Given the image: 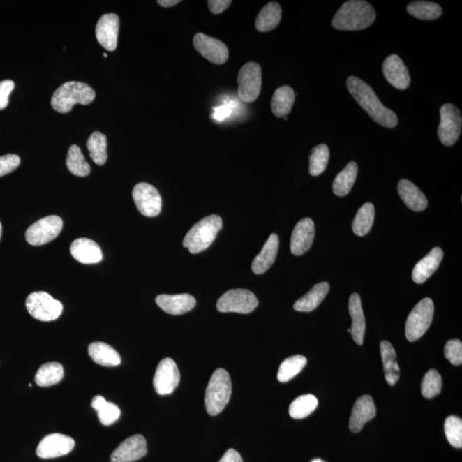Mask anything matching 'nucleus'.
Wrapping results in <instances>:
<instances>
[{
  "label": "nucleus",
  "mask_w": 462,
  "mask_h": 462,
  "mask_svg": "<svg viewBox=\"0 0 462 462\" xmlns=\"http://www.w3.org/2000/svg\"><path fill=\"white\" fill-rule=\"evenodd\" d=\"M347 88L359 107L365 110L375 122L387 128H395L398 124V117L396 113L386 108L378 100L373 89L362 79L348 77Z\"/></svg>",
  "instance_id": "nucleus-1"
},
{
  "label": "nucleus",
  "mask_w": 462,
  "mask_h": 462,
  "mask_svg": "<svg viewBox=\"0 0 462 462\" xmlns=\"http://www.w3.org/2000/svg\"><path fill=\"white\" fill-rule=\"evenodd\" d=\"M376 19L372 5L363 0H350L344 3L332 20L336 29L355 31L370 27Z\"/></svg>",
  "instance_id": "nucleus-2"
},
{
  "label": "nucleus",
  "mask_w": 462,
  "mask_h": 462,
  "mask_svg": "<svg viewBox=\"0 0 462 462\" xmlns=\"http://www.w3.org/2000/svg\"><path fill=\"white\" fill-rule=\"evenodd\" d=\"M96 96V91L86 83L68 82L55 91L51 105L55 111L66 114L75 104L87 105L92 103Z\"/></svg>",
  "instance_id": "nucleus-3"
},
{
  "label": "nucleus",
  "mask_w": 462,
  "mask_h": 462,
  "mask_svg": "<svg viewBox=\"0 0 462 462\" xmlns=\"http://www.w3.org/2000/svg\"><path fill=\"white\" fill-rule=\"evenodd\" d=\"M222 227L223 221L219 216H207L189 230L183 241L184 247L191 253L204 251L213 244Z\"/></svg>",
  "instance_id": "nucleus-4"
},
{
  "label": "nucleus",
  "mask_w": 462,
  "mask_h": 462,
  "mask_svg": "<svg viewBox=\"0 0 462 462\" xmlns=\"http://www.w3.org/2000/svg\"><path fill=\"white\" fill-rule=\"evenodd\" d=\"M232 385L230 377L225 369L215 371L208 384L206 391V408L208 414L216 416L225 409L229 403Z\"/></svg>",
  "instance_id": "nucleus-5"
},
{
  "label": "nucleus",
  "mask_w": 462,
  "mask_h": 462,
  "mask_svg": "<svg viewBox=\"0 0 462 462\" xmlns=\"http://www.w3.org/2000/svg\"><path fill=\"white\" fill-rule=\"evenodd\" d=\"M434 314L433 301L430 298H424L409 313L406 322V338L409 342H415L425 334L433 322Z\"/></svg>",
  "instance_id": "nucleus-6"
},
{
  "label": "nucleus",
  "mask_w": 462,
  "mask_h": 462,
  "mask_svg": "<svg viewBox=\"0 0 462 462\" xmlns=\"http://www.w3.org/2000/svg\"><path fill=\"white\" fill-rule=\"evenodd\" d=\"M26 308L30 315L43 322L54 321L63 312L62 303L44 291L30 294L26 300Z\"/></svg>",
  "instance_id": "nucleus-7"
},
{
  "label": "nucleus",
  "mask_w": 462,
  "mask_h": 462,
  "mask_svg": "<svg viewBox=\"0 0 462 462\" xmlns=\"http://www.w3.org/2000/svg\"><path fill=\"white\" fill-rule=\"evenodd\" d=\"M238 96L247 103L258 98L262 85V72L259 64L248 63L241 67L237 75Z\"/></svg>",
  "instance_id": "nucleus-8"
},
{
  "label": "nucleus",
  "mask_w": 462,
  "mask_h": 462,
  "mask_svg": "<svg viewBox=\"0 0 462 462\" xmlns=\"http://www.w3.org/2000/svg\"><path fill=\"white\" fill-rule=\"evenodd\" d=\"M259 305L255 295L248 290H231L223 294L217 303V309L221 313H252Z\"/></svg>",
  "instance_id": "nucleus-9"
},
{
  "label": "nucleus",
  "mask_w": 462,
  "mask_h": 462,
  "mask_svg": "<svg viewBox=\"0 0 462 462\" xmlns=\"http://www.w3.org/2000/svg\"><path fill=\"white\" fill-rule=\"evenodd\" d=\"M63 229V221L59 216H47L36 221L26 231V240L33 246H41L54 241Z\"/></svg>",
  "instance_id": "nucleus-10"
},
{
  "label": "nucleus",
  "mask_w": 462,
  "mask_h": 462,
  "mask_svg": "<svg viewBox=\"0 0 462 462\" xmlns=\"http://www.w3.org/2000/svg\"><path fill=\"white\" fill-rule=\"evenodd\" d=\"M440 124L438 135L445 146L454 145L461 132L462 117L459 109L452 104H445L440 108Z\"/></svg>",
  "instance_id": "nucleus-11"
},
{
  "label": "nucleus",
  "mask_w": 462,
  "mask_h": 462,
  "mask_svg": "<svg viewBox=\"0 0 462 462\" xmlns=\"http://www.w3.org/2000/svg\"><path fill=\"white\" fill-rule=\"evenodd\" d=\"M134 202L140 213L146 217H156L161 214L162 198L153 185L147 183L136 184L132 192Z\"/></svg>",
  "instance_id": "nucleus-12"
},
{
  "label": "nucleus",
  "mask_w": 462,
  "mask_h": 462,
  "mask_svg": "<svg viewBox=\"0 0 462 462\" xmlns=\"http://www.w3.org/2000/svg\"><path fill=\"white\" fill-rule=\"evenodd\" d=\"M180 373L172 359L165 358L158 363L154 378L155 391L161 396L170 395L180 382Z\"/></svg>",
  "instance_id": "nucleus-13"
},
{
  "label": "nucleus",
  "mask_w": 462,
  "mask_h": 462,
  "mask_svg": "<svg viewBox=\"0 0 462 462\" xmlns=\"http://www.w3.org/2000/svg\"><path fill=\"white\" fill-rule=\"evenodd\" d=\"M193 43H194L195 50L208 61L215 64H223L228 60V47L222 41L215 39V38L199 33L194 37Z\"/></svg>",
  "instance_id": "nucleus-14"
},
{
  "label": "nucleus",
  "mask_w": 462,
  "mask_h": 462,
  "mask_svg": "<svg viewBox=\"0 0 462 462\" xmlns=\"http://www.w3.org/2000/svg\"><path fill=\"white\" fill-rule=\"evenodd\" d=\"M74 439L69 435L52 433L45 435L37 447L36 454L43 459H52L69 454L74 449Z\"/></svg>",
  "instance_id": "nucleus-15"
},
{
  "label": "nucleus",
  "mask_w": 462,
  "mask_h": 462,
  "mask_svg": "<svg viewBox=\"0 0 462 462\" xmlns=\"http://www.w3.org/2000/svg\"><path fill=\"white\" fill-rule=\"evenodd\" d=\"M147 453V441L142 435H132L112 452V462H134L142 459Z\"/></svg>",
  "instance_id": "nucleus-16"
},
{
  "label": "nucleus",
  "mask_w": 462,
  "mask_h": 462,
  "mask_svg": "<svg viewBox=\"0 0 462 462\" xmlns=\"http://www.w3.org/2000/svg\"><path fill=\"white\" fill-rule=\"evenodd\" d=\"M120 21L114 13L103 15L98 20L96 35L98 43L109 52L116 50L119 38Z\"/></svg>",
  "instance_id": "nucleus-17"
},
{
  "label": "nucleus",
  "mask_w": 462,
  "mask_h": 462,
  "mask_svg": "<svg viewBox=\"0 0 462 462\" xmlns=\"http://www.w3.org/2000/svg\"><path fill=\"white\" fill-rule=\"evenodd\" d=\"M315 226L311 218H303L297 223L290 241V251L295 256L302 255L312 247Z\"/></svg>",
  "instance_id": "nucleus-18"
},
{
  "label": "nucleus",
  "mask_w": 462,
  "mask_h": 462,
  "mask_svg": "<svg viewBox=\"0 0 462 462\" xmlns=\"http://www.w3.org/2000/svg\"><path fill=\"white\" fill-rule=\"evenodd\" d=\"M382 72L386 80L394 88L405 90L410 85L411 79L408 69L398 55L392 54L385 60Z\"/></svg>",
  "instance_id": "nucleus-19"
},
{
  "label": "nucleus",
  "mask_w": 462,
  "mask_h": 462,
  "mask_svg": "<svg viewBox=\"0 0 462 462\" xmlns=\"http://www.w3.org/2000/svg\"><path fill=\"white\" fill-rule=\"evenodd\" d=\"M376 412V406L372 396L365 395L356 400L350 419V429L352 433H359L365 424L375 417Z\"/></svg>",
  "instance_id": "nucleus-20"
},
{
  "label": "nucleus",
  "mask_w": 462,
  "mask_h": 462,
  "mask_svg": "<svg viewBox=\"0 0 462 462\" xmlns=\"http://www.w3.org/2000/svg\"><path fill=\"white\" fill-rule=\"evenodd\" d=\"M156 303L163 311L172 315L186 313L196 305L195 297L189 294L158 295Z\"/></svg>",
  "instance_id": "nucleus-21"
},
{
  "label": "nucleus",
  "mask_w": 462,
  "mask_h": 462,
  "mask_svg": "<svg viewBox=\"0 0 462 462\" xmlns=\"http://www.w3.org/2000/svg\"><path fill=\"white\" fill-rule=\"evenodd\" d=\"M70 253L78 262L85 264L100 263L103 259L100 246L88 238H79L72 242Z\"/></svg>",
  "instance_id": "nucleus-22"
},
{
  "label": "nucleus",
  "mask_w": 462,
  "mask_h": 462,
  "mask_svg": "<svg viewBox=\"0 0 462 462\" xmlns=\"http://www.w3.org/2000/svg\"><path fill=\"white\" fill-rule=\"evenodd\" d=\"M444 257V252L440 248H434L422 260L415 264L412 270V278L414 282L422 285L438 270Z\"/></svg>",
  "instance_id": "nucleus-23"
},
{
  "label": "nucleus",
  "mask_w": 462,
  "mask_h": 462,
  "mask_svg": "<svg viewBox=\"0 0 462 462\" xmlns=\"http://www.w3.org/2000/svg\"><path fill=\"white\" fill-rule=\"evenodd\" d=\"M348 311L352 319L351 335L355 342L359 345H362L364 342L366 331V320L363 313L361 297L359 294L351 295L348 301Z\"/></svg>",
  "instance_id": "nucleus-24"
},
{
  "label": "nucleus",
  "mask_w": 462,
  "mask_h": 462,
  "mask_svg": "<svg viewBox=\"0 0 462 462\" xmlns=\"http://www.w3.org/2000/svg\"><path fill=\"white\" fill-rule=\"evenodd\" d=\"M397 189H398L401 199L409 209L422 211L427 207L428 202L426 195L410 181L401 179Z\"/></svg>",
  "instance_id": "nucleus-25"
},
{
  "label": "nucleus",
  "mask_w": 462,
  "mask_h": 462,
  "mask_svg": "<svg viewBox=\"0 0 462 462\" xmlns=\"http://www.w3.org/2000/svg\"><path fill=\"white\" fill-rule=\"evenodd\" d=\"M279 247V238L278 234H271L264 244L262 250L253 260L252 270L255 274H263L266 272L276 260Z\"/></svg>",
  "instance_id": "nucleus-26"
},
{
  "label": "nucleus",
  "mask_w": 462,
  "mask_h": 462,
  "mask_svg": "<svg viewBox=\"0 0 462 462\" xmlns=\"http://www.w3.org/2000/svg\"><path fill=\"white\" fill-rule=\"evenodd\" d=\"M89 355L94 362L100 366L113 367L121 364L119 354L109 344L103 342L91 343Z\"/></svg>",
  "instance_id": "nucleus-27"
},
{
  "label": "nucleus",
  "mask_w": 462,
  "mask_h": 462,
  "mask_svg": "<svg viewBox=\"0 0 462 462\" xmlns=\"http://www.w3.org/2000/svg\"><path fill=\"white\" fill-rule=\"evenodd\" d=\"M380 352L385 380L389 385H395L400 378V369L396 361L395 348L391 343L382 341L380 343Z\"/></svg>",
  "instance_id": "nucleus-28"
},
{
  "label": "nucleus",
  "mask_w": 462,
  "mask_h": 462,
  "mask_svg": "<svg viewBox=\"0 0 462 462\" xmlns=\"http://www.w3.org/2000/svg\"><path fill=\"white\" fill-rule=\"evenodd\" d=\"M329 290V283L322 282L314 285L313 289L306 293L304 297L299 299L295 303L294 309L298 312H311L318 308L324 301Z\"/></svg>",
  "instance_id": "nucleus-29"
},
{
  "label": "nucleus",
  "mask_w": 462,
  "mask_h": 462,
  "mask_svg": "<svg viewBox=\"0 0 462 462\" xmlns=\"http://www.w3.org/2000/svg\"><path fill=\"white\" fill-rule=\"evenodd\" d=\"M282 17V8L279 3L270 2L264 7L255 21V27L260 32H269L279 24Z\"/></svg>",
  "instance_id": "nucleus-30"
},
{
  "label": "nucleus",
  "mask_w": 462,
  "mask_h": 462,
  "mask_svg": "<svg viewBox=\"0 0 462 462\" xmlns=\"http://www.w3.org/2000/svg\"><path fill=\"white\" fill-rule=\"evenodd\" d=\"M295 92L289 86H283L275 91L271 100V111L278 117L289 115L295 103Z\"/></svg>",
  "instance_id": "nucleus-31"
},
{
  "label": "nucleus",
  "mask_w": 462,
  "mask_h": 462,
  "mask_svg": "<svg viewBox=\"0 0 462 462\" xmlns=\"http://www.w3.org/2000/svg\"><path fill=\"white\" fill-rule=\"evenodd\" d=\"M358 165L355 162L348 163L346 167L336 177L333 181V192L336 195L344 197L350 194L357 178Z\"/></svg>",
  "instance_id": "nucleus-32"
},
{
  "label": "nucleus",
  "mask_w": 462,
  "mask_h": 462,
  "mask_svg": "<svg viewBox=\"0 0 462 462\" xmlns=\"http://www.w3.org/2000/svg\"><path fill=\"white\" fill-rule=\"evenodd\" d=\"M64 367L60 363L52 362L45 363L36 374V382L40 387L59 384L64 378Z\"/></svg>",
  "instance_id": "nucleus-33"
},
{
  "label": "nucleus",
  "mask_w": 462,
  "mask_h": 462,
  "mask_svg": "<svg viewBox=\"0 0 462 462\" xmlns=\"http://www.w3.org/2000/svg\"><path fill=\"white\" fill-rule=\"evenodd\" d=\"M375 218V207L372 203H366L356 214L352 229L358 237H365L372 229Z\"/></svg>",
  "instance_id": "nucleus-34"
},
{
  "label": "nucleus",
  "mask_w": 462,
  "mask_h": 462,
  "mask_svg": "<svg viewBox=\"0 0 462 462\" xmlns=\"http://www.w3.org/2000/svg\"><path fill=\"white\" fill-rule=\"evenodd\" d=\"M92 407L96 409L98 419L104 426H111L120 418V408L116 404L105 400L102 396H94Z\"/></svg>",
  "instance_id": "nucleus-35"
},
{
  "label": "nucleus",
  "mask_w": 462,
  "mask_h": 462,
  "mask_svg": "<svg viewBox=\"0 0 462 462\" xmlns=\"http://www.w3.org/2000/svg\"><path fill=\"white\" fill-rule=\"evenodd\" d=\"M91 158L98 165H103L107 161V136L100 131H94L87 142Z\"/></svg>",
  "instance_id": "nucleus-36"
},
{
  "label": "nucleus",
  "mask_w": 462,
  "mask_h": 462,
  "mask_svg": "<svg viewBox=\"0 0 462 462\" xmlns=\"http://www.w3.org/2000/svg\"><path fill=\"white\" fill-rule=\"evenodd\" d=\"M408 13L420 20H435L441 17L442 7L438 3L428 1H414L408 3Z\"/></svg>",
  "instance_id": "nucleus-37"
},
{
  "label": "nucleus",
  "mask_w": 462,
  "mask_h": 462,
  "mask_svg": "<svg viewBox=\"0 0 462 462\" xmlns=\"http://www.w3.org/2000/svg\"><path fill=\"white\" fill-rule=\"evenodd\" d=\"M66 165L68 170L77 177H88L91 172L89 163L86 161L80 147L77 145H72L68 151Z\"/></svg>",
  "instance_id": "nucleus-38"
},
{
  "label": "nucleus",
  "mask_w": 462,
  "mask_h": 462,
  "mask_svg": "<svg viewBox=\"0 0 462 462\" xmlns=\"http://www.w3.org/2000/svg\"><path fill=\"white\" fill-rule=\"evenodd\" d=\"M305 356L297 355L287 358L280 365L278 380L281 382H287L300 373L306 365Z\"/></svg>",
  "instance_id": "nucleus-39"
},
{
  "label": "nucleus",
  "mask_w": 462,
  "mask_h": 462,
  "mask_svg": "<svg viewBox=\"0 0 462 462\" xmlns=\"http://www.w3.org/2000/svg\"><path fill=\"white\" fill-rule=\"evenodd\" d=\"M319 401L315 396L308 394L297 397L290 406V415L294 419H303L308 417L315 410Z\"/></svg>",
  "instance_id": "nucleus-40"
},
{
  "label": "nucleus",
  "mask_w": 462,
  "mask_h": 462,
  "mask_svg": "<svg viewBox=\"0 0 462 462\" xmlns=\"http://www.w3.org/2000/svg\"><path fill=\"white\" fill-rule=\"evenodd\" d=\"M329 158V147L325 144L314 147L310 155L309 172L313 177L321 175L327 169Z\"/></svg>",
  "instance_id": "nucleus-41"
},
{
  "label": "nucleus",
  "mask_w": 462,
  "mask_h": 462,
  "mask_svg": "<svg viewBox=\"0 0 462 462\" xmlns=\"http://www.w3.org/2000/svg\"><path fill=\"white\" fill-rule=\"evenodd\" d=\"M442 387V378L441 375L435 369L428 371L423 378L422 384L423 396L427 399L433 398V397L440 394Z\"/></svg>",
  "instance_id": "nucleus-42"
},
{
  "label": "nucleus",
  "mask_w": 462,
  "mask_h": 462,
  "mask_svg": "<svg viewBox=\"0 0 462 462\" xmlns=\"http://www.w3.org/2000/svg\"><path fill=\"white\" fill-rule=\"evenodd\" d=\"M445 431L447 439L454 448L462 447V420L457 416H449L445 422Z\"/></svg>",
  "instance_id": "nucleus-43"
},
{
  "label": "nucleus",
  "mask_w": 462,
  "mask_h": 462,
  "mask_svg": "<svg viewBox=\"0 0 462 462\" xmlns=\"http://www.w3.org/2000/svg\"><path fill=\"white\" fill-rule=\"evenodd\" d=\"M445 356L454 366H460L462 362V343L460 340H449L445 344Z\"/></svg>",
  "instance_id": "nucleus-44"
},
{
  "label": "nucleus",
  "mask_w": 462,
  "mask_h": 462,
  "mask_svg": "<svg viewBox=\"0 0 462 462\" xmlns=\"http://www.w3.org/2000/svg\"><path fill=\"white\" fill-rule=\"evenodd\" d=\"M21 160L16 154H6L0 157V177L7 175L20 165Z\"/></svg>",
  "instance_id": "nucleus-45"
},
{
  "label": "nucleus",
  "mask_w": 462,
  "mask_h": 462,
  "mask_svg": "<svg viewBox=\"0 0 462 462\" xmlns=\"http://www.w3.org/2000/svg\"><path fill=\"white\" fill-rule=\"evenodd\" d=\"M15 89V82L10 80L0 82V111L9 105V98Z\"/></svg>",
  "instance_id": "nucleus-46"
},
{
  "label": "nucleus",
  "mask_w": 462,
  "mask_h": 462,
  "mask_svg": "<svg viewBox=\"0 0 462 462\" xmlns=\"http://www.w3.org/2000/svg\"><path fill=\"white\" fill-rule=\"evenodd\" d=\"M230 0H210L208 1V7L214 14L223 13L231 5Z\"/></svg>",
  "instance_id": "nucleus-47"
},
{
  "label": "nucleus",
  "mask_w": 462,
  "mask_h": 462,
  "mask_svg": "<svg viewBox=\"0 0 462 462\" xmlns=\"http://www.w3.org/2000/svg\"><path fill=\"white\" fill-rule=\"evenodd\" d=\"M218 462H244V461H242L241 454L237 450L230 449L227 450Z\"/></svg>",
  "instance_id": "nucleus-48"
},
{
  "label": "nucleus",
  "mask_w": 462,
  "mask_h": 462,
  "mask_svg": "<svg viewBox=\"0 0 462 462\" xmlns=\"http://www.w3.org/2000/svg\"><path fill=\"white\" fill-rule=\"evenodd\" d=\"M230 108L227 107V105H225V107L217 108L214 113V117L217 120H222L225 119L226 117H228L230 114Z\"/></svg>",
  "instance_id": "nucleus-49"
},
{
  "label": "nucleus",
  "mask_w": 462,
  "mask_h": 462,
  "mask_svg": "<svg viewBox=\"0 0 462 462\" xmlns=\"http://www.w3.org/2000/svg\"><path fill=\"white\" fill-rule=\"evenodd\" d=\"M181 3L180 0H158V5L163 7H172Z\"/></svg>",
  "instance_id": "nucleus-50"
},
{
  "label": "nucleus",
  "mask_w": 462,
  "mask_h": 462,
  "mask_svg": "<svg viewBox=\"0 0 462 462\" xmlns=\"http://www.w3.org/2000/svg\"><path fill=\"white\" fill-rule=\"evenodd\" d=\"M2 237V225L1 223H0V239H1Z\"/></svg>",
  "instance_id": "nucleus-51"
},
{
  "label": "nucleus",
  "mask_w": 462,
  "mask_h": 462,
  "mask_svg": "<svg viewBox=\"0 0 462 462\" xmlns=\"http://www.w3.org/2000/svg\"><path fill=\"white\" fill-rule=\"evenodd\" d=\"M311 462H325V461H322L321 459H314Z\"/></svg>",
  "instance_id": "nucleus-52"
},
{
  "label": "nucleus",
  "mask_w": 462,
  "mask_h": 462,
  "mask_svg": "<svg viewBox=\"0 0 462 462\" xmlns=\"http://www.w3.org/2000/svg\"><path fill=\"white\" fill-rule=\"evenodd\" d=\"M103 56L105 57V58H107L108 55L107 54H104Z\"/></svg>",
  "instance_id": "nucleus-53"
},
{
  "label": "nucleus",
  "mask_w": 462,
  "mask_h": 462,
  "mask_svg": "<svg viewBox=\"0 0 462 462\" xmlns=\"http://www.w3.org/2000/svg\"><path fill=\"white\" fill-rule=\"evenodd\" d=\"M347 331L350 333V332H351V329H347Z\"/></svg>",
  "instance_id": "nucleus-54"
}]
</instances>
